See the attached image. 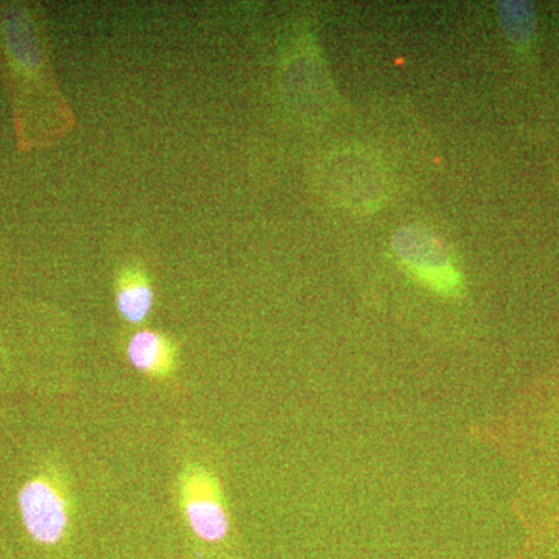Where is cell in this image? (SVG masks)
Instances as JSON below:
<instances>
[{"label":"cell","instance_id":"cell-1","mask_svg":"<svg viewBox=\"0 0 559 559\" xmlns=\"http://www.w3.org/2000/svg\"><path fill=\"white\" fill-rule=\"evenodd\" d=\"M180 502L198 538L216 543L229 532V516L219 481L201 465H191L180 479Z\"/></svg>","mask_w":559,"mask_h":559},{"label":"cell","instance_id":"cell-2","mask_svg":"<svg viewBox=\"0 0 559 559\" xmlns=\"http://www.w3.org/2000/svg\"><path fill=\"white\" fill-rule=\"evenodd\" d=\"M22 520L33 539L57 544L68 528V503L57 488L46 480H32L20 495Z\"/></svg>","mask_w":559,"mask_h":559},{"label":"cell","instance_id":"cell-3","mask_svg":"<svg viewBox=\"0 0 559 559\" xmlns=\"http://www.w3.org/2000/svg\"><path fill=\"white\" fill-rule=\"evenodd\" d=\"M395 248L414 274L429 283L432 288L457 289L459 274L448 259L447 249L428 231L412 229L401 234Z\"/></svg>","mask_w":559,"mask_h":559},{"label":"cell","instance_id":"cell-4","mask_svg":"<svg viewBox=\"0 0 559 559\" xmlns=\"http://www.w3.org/2000/svg\"><path fill=\"white\" fill-rule=\"evenodd\" d=\"M128 358L132 366L153 378H168L178 364V349L165 334L142 330L128 342Z\"/></svg>","mask_w":559,"mask_h":559},{"label":"cell","instance_id":"cell-5","mask_svg":"<svg viewBox=\"0 0 559 559\" xmlns=\"http://www.w3.org/2000/svg\"><path fill=\"white\" fill-rule=\"evenodd\" d=\"M116 304L127 322L142 323L153 310L154 290L148 275L139 267H124L116 283Z\"/></svg>","mask_w":559,"mask_h":559}]
</instances>
